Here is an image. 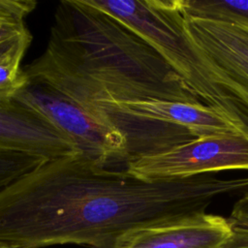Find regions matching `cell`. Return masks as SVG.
Returning <instances> with one entry per match:
<instances>
[{"label":"cell","instance_id":"cell-1","mask_svg":"<svg viewBox=\"0 0 248 248\" xmlns=\"http://www.w3.org/2000/svg\"><path fill=\"white\" fill-rule=\"evenodd\" d=\"M246 188L248 177L142 179L76 152L46 160L0 192V243L117 248L134 232L205 212L216 198Z\"/></svg>","mask_w":248,"mask_h":248},{"label":"cell","instance_id":"cell-2","mask_svg":"<svg viewBox=\"0 0 248 248\" xmlns=\"http://www.w3.org/2000/svg\"><path fill=\"white\" fill-rule=\"evenodd\" d=\"M22 69L89 112L106 99L202 104L151 46L90 0L59 2L45 50Z\"/></svg>","mask_w":248,"mask_h":248},{"label":"cell","instance_id":"cell-3","mask_svg":"<svg viewBox=\"0 0 248 248\" xmlns=\"http://www.w3.org/2000/svg\"><path fill=\"white\" fill-rule=\"evenodd\" d=\"M90 1L151 46L202 104L217 109L248 131V108L189 36L178 0Z\"/></svg>","mask_w":248,"mask_h":248},{"label":"cell","instance_id":"cell-4","mask_svg":"<svg viewBox=\"0 0 248 248\" xmlns=\"http://www.w3.org/2000/svg\"><path fill=\"white\" fill-rule=\"evenodd\" d=\"M13 99L46 118L87 160L108 169H126L129 154L125 136L69 97L47 85L27 80Z\"/></svg>","mask_w":248,"mask_h":248},{"label":"cell","instance_id":"cell-5","mask_svg":"<svg viewBox=\"0 0 248 248\" xmlns=\"http://www.w3.org/2000/svg\"><path fill=\"white\" fill-rule=\"evenodd\" d=\"M126 170L147 180L184 178L222 170H248V133L193 139L130 161Z\"/></svg>","mask_w":248,"mask_h":248},{"label":"cell","instance_id":"cell-6","mask_svg":"<svg viewBox=\"0 0 248 248\" xmlns=\"http://www.w3.org/2000/svg\"><path fill=\"white\" fill-rule=\"evenodd\" d=\"M185 22L193 42L248 108V27L189 16Z\"/></svg>","mask_w":248,"mask_h":248},{"label":"cell","instance_id":"cell-7","mask_svg":"<svg viewBox=\"0 0 248 248\" xmlns=\"http://www.w3.org/2000/svg\"><path fill=\"white\" fill-rule=\"evenodd\" d=\"M91 113L105 122L108 115L123 114L169 123L186 129L195 139L248 133L217 109L203 104L170 101L120 102L106 99L95 103Z\"/></svg>","mask_w":248,"mask_h":248},{"label":"cell","instance_id":"cell-8","mask_svg":"<svg viewBox=\"0 0 248 248\" xmlns=\"http://www.w3.org/2000/svg\"><path fill=\"white\" fill-rule=\"evenodd\" d=\"M0 148L47 160L78 152L76 144L46 118L14 99L0 104Z\"/></svg>","mask_w":248,"mask_h":248},{"label":"cell","instance_id":"cell-9","mask_svg":"<svg viewBox=\"0 0 248 248\" xmlns=\"http://www.w3.org/2000/svg\"><path fill=\"white\" fill-rule=\"evenodd\" d=\"M232 232L228 218L202 212L134 232L117 248H224Z\"/></svg>","mask_w":248,"mask_h":248},{"label":"cell","instance_id":"cell-10","mask_svg":"<svg viewBox=\"0 0 248 248\" xmlns=\"http://www.w3.org/2000/svg\"><path fill=\"white\" fill-rule=\"evenodd\" d=\"M178 3L185 16L248 27V0H178Z\"/></svg>","mask_w":248,"mask_h":248},{"label":"cell","instance_id":"cell-11","mask_svg":"<svg viewBox=\"0 0 248 248\" xmlns=\"http://www.w3.org/2000/svg\"><path fill=\"white\" fill-rule=\"evenodd\" d=\"M31 41L32 35L29 33L10 48L0 52V104L12 101L27 81L21 61Z\"/></svg>","mask_w":248,"mask_h":248},{"label":"cell","instance_id":"cell-12","mask_svg":"<svg viewBox=\"0 0 248 248\" xmlns=\"http://www.w3.org/2000/svg\"><path fill=\"white\" fill-rule=\"evenodd\" d=\"M46 160L39 155L0 148V192Z\"/></svg>","mask_w":248,"mask_h":248},{"label":"cell","instance_id":"cell-13","mask_svg":"<svg viewBox=\"0 0 248 248\" xmlns=\"http://www.w3.org/2000/svg\"><path fill=\"white\" fill-rule=\"evenodd\" d=\"M37 6L33 0H0V23L21 24Z\"/></svg>","mask_w":248,"mask_h":248},{"label":"cell","instance_id":"cell-14","mask_svg":"<svg viewBox=\"0 0 248 248\" xmlns=\"http://www.w3.org/2000/svg\"><path fill=\"white\" fill-rule=\"evenodd\" d=\"M228 219L232 227L248 231V192L234 203Z\"/></svg>","mask_w":248,"mask_h":248},{"label":"cell","instance_id":"cell-15","mask_svg":"<svg viewBox=\"0 0 248 248\" xmlns=\"http://www.w3.org/2000/svg\"><path fill=\"white\" fill-rule=\"evenodd\" d=\"M233 232L224 248H248V231L233 228Z\"/></svg>","mask_w":248,"mask_h":248},{"label":"cell","instance_id":"cell-16","mask_svg":"<svg viewBox=\"0 0 248 248\" xmlns=\"http://www.w3.org/2000/svg\"><path fill=\"white\" fill-rule=\"evenodd\" d=\"M0 248H14V247H11V246H8V245L0 243Z\"/></svg>","mask_w":248,"mask_h":248}]
</instances>
